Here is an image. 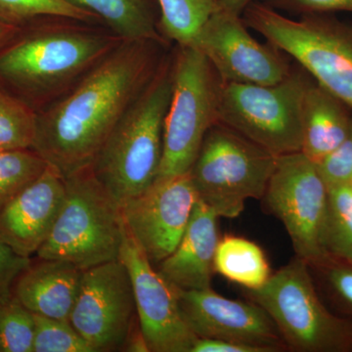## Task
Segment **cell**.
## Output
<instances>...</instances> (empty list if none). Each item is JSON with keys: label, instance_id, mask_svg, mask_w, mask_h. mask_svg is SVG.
<instances>
[{"label": "cell", "instance_id": "obj_1", "mask_svg": "<svg viewBox=\"0 0 352 352\" xmlns=\"http://www.w3.org/2000/svg\"><path fill=\"white\" fill-rule=\"evenodd\" d=\"M168 43L122 41L63 96L36 112L32 150L63 178L91 166L156 73Z\"/></svg>", "mask_w": 352, "mask_h": 352}, {"label": "cell", "instance_id": "obj_2", "mask_svg": "<svg viewBox=\"0 0 352 352\" xmlns=\"http://www.w3.org/2000/svg\"><path fill=\"white\" fill-rule=\"evenodd\" d=\"M96 25L46 17L22 25L0 48V85L36 112L56 101L122 43Z\"/></svg>", "mask_w": 352, "mask_h": 352}, {"label": "cell", "instance_id": "obj_3", "mask_svg": "<svg viewBox=\"0 0 352 352\" xmlns=\"http://www.w3.org/2000/svg\"><path fill=\"white\" fill-rule=\"evenodd\" d=\"M171 94L173 55L166 53L91 164L97 179L120 206L140 195L157 180Z\"/></svg>", "mask_w": 352, "mask_h": 352}, {"label": "cell", "instance_id": "obj_4", "mask_svg": "<svg viewBox=\"0 0 352 352\" xmlns=\"http://www.w3.org/2000/svg\"><path fill=\"white\" fill-rule=\"evenodd\" d=\"M242 18L352 113V24L327 14L292 19L258 2H252Z\"/></svg>", "mask_w": 352, "mask_h": 352}, {"label": "cell", "instance_id": "obj_5", "mask_svg": "<svg viewBox=\"0 0 352 352\" xmlns=\"http://www.w3.org/2000/svg\"><path fill=\"white\" fill-rule=\"evenodd\" d=\"M64 179L63 206L38 258L69 261L82 270L119 259L126 235L120 204L91 166Z\"/></svg>", "mask_w": 352, "mask_h": 352}, {"label": "cell", "instance_id": "obj_6", "mask_svg": "<svg viewBox=\"0 0 352 352\" xmlns=\"http://www.w3.org/2000/svg\"><path fill=\"white\" fill-rule=\"evenodd\" d=\"M274 321L287 349L300 352H352V320L329 308L309 265L296 258L263 287L245 289Z\"/></svg>", "mask_w": 352, "mask_h": 352}, {"label": "cell", "instance_id": "obj_7", "mask_svg": "<svg viewBox=\"0 0 352 352\" xmlns=\"http://www.w3.org/2000/svg\"><path fill=\"white\" fill-rule=\"evenodd\" d=\"M312 82L298 65L275 85L222 83L219 122L274 156L302 152L303 102Z\"/></svg>", "mask_w": 352, "mask_h": 352}, {"label": "cell", "instance_id": "obj_8", "mask_svg": "<svg viewBox=\"0 0 352 352\" xmlns=\"http://www.w3.org/2000/svg\"><path fill=\"white\" fill-rule=\"evenodd\" d=\"M173 94L164 120V151L157 179L189 173L210 127L219 122L222 82L194 46L176 45Z\"/></svg>", "mask_w": 352, "mask_h": 352}, {"label": "cell", "instance_id": "obj_9", "mask_svg": "<svg viewBox=\"0 0 352 352\" xmlns=\"http://www.w3.org/2000/svg\"><path fill=\"white\" fill-rule=\"evenodd\" d=\"M277 157L217 122L206 134L189 173L199 200L219 217L235 219L250 199L261 200Z\"/></svg>", "mask_w": 352, "mask_h": 352}, {"label": "cell", "instance_id": "obj_10", "mask_svg": "<svg viewBox=\"0 0 352 352\" xmlns=\"http://www.w3.org/2000/svg\"><path fill=\"white\" fill-rule=\"evenodd\" d=\"M264 205L284 224L296 258L308 265L327 258L323 245L328 186L302 152L277 157Z\"/></svg>", "mask_w": 352, "mask_h": 352}, {"label": "cell", "instance_id": "obj_11", "mask_svg": "<svg viewBox=\"0 0 352 352\" xmlns=\"http://www.w3.org/2000/svg\"><path fill=\"white\" fill-rule=\"evenodd\" d=\"M69 322L94 352L122 351L139 320L131 274L120 259L83 270Z\"/></svg>", "mask_w": 352, "mask_h": 352}, {"label": "cell", "instance_id": "obj_12", "mask_svg": "<svg viewBox=\"0 0 352 352\" xmlns=\"http://www.w3.org/2000/svg\"><path fill=\"white\" fill-rule=\"evenodd\" d=\"M223 83L275 85L293 71L291 58L270 43H259L242 15L220 8L194 41Z\"/></svg>", "mask_w": 352, "mask_h": 352}, {"label": "cell", "instance_id": "obj_13", "mask_svg": "<svg viewBox=\"0 0 352 352\" xmlns=\"http://www.w3.org/2000/svg\"><path fill=\"white\" fill-rule=\"evenodd\" d=\"M198 199L187 173L157 179L120 206L126 232L155 267L175 251Z\"/></svg>", "mask_w": 352, "mask_h": 352}, {"label": "cell", "instance_id": "obj_14", "mask_svg": "<svg viewBox=\"0 0 352 352\" xmlns=\"http://www.w3.org/2000/svg\"><path fill=\"white\" fill-rule=\"evenodd\" d=\"M119 259L131 274L139 324L150 352H191L198 337L183 318L177 288L160 274L126 230Z\"/></svg>", "mask_w": 352, "mask_h": 352}, {"label": "cell", "instance_id": "obj_15", "mask_svg": "<svg viewBox=\"0 0 352 352\" xmlns=\"http://www.w3.org/2000/svg\"><path fill=\"white\" fill-rule=\"evenodd\" d=\"M177 294L183 318L197 337L239 342L264 352L287 349L274 321L256 302L224 298L212 288H177Z\"/></svg>", "mask_w": 352, "mask_h": 352}, {"label": "cell", "instance_id": "obj_16", "mask_svg": "<svg viewBox=\"0 0 352 352\" xmlns=\"http://www.w3.org/2000/svg\"><path fill=\"white\" fill-rule=\"evenodd\" d=\"M66 195L65 179L47 166L0 212V241L32 258L50 237Z\"/></svg>", "mask_w": 352, "mask_h": 352}, {"label": "cell", "instance_id": "obj_17", "mask_svg": "<svg viewBox=\"0 0 352 352\" xmlns=\"http://www.w3.org/2000/svg\"><path fill=\"white\" fill-rule=\"evenodd\" d=\"M219 217L204 201H197L182 239L157 270L180 289L212 288L214 254L220 240Z\"/></svg>", "mask_w": 352, "mask_h": 352}, {"label": "cell", "instance_id": "obj_18", "mask_svg": "<svg viewBox=\"0 0 352 352\" xmlns=\"http://www.w3.org/2000/svg\"><path fill=\"white\" fill-rule=\"evenodd\" d=\"M83 270L60 259L38 258L21 273L13 296L32 314L69 320Z\"/></svg>", "mask_w": 352, "mask_h": 352}, {"label": "cell", "instance_id": "obj_19", "mask_svg": "<svg viewBox=\"0 0 352 352\" xmlns=\"http://www.w3.org/2000/svg\"><path fill=\"white\" fill-rule=\"evenodd\" d=\"M351 111L314 80L303 102L302 153L318 164L349 136Z\"/></svg>", "mask_w": 352, "mask_h": 352}, {"label": "cell", "instance_id": "obj_20", "mask_svg": "<svg viewBox=\"0 0 352 352\" xmlns=\"http://www.w3.org/2000/svg\"><path fill=\"white\" fill-rule=\"evenodd\" d=\"M96 16L122 41H157L168 43L160 32L156 0H66Z\"/></svg>", "mask_w": 352, "mask_h": 352}, {"label": "cell", "instance_id": "obj_21", "mask_svg": "<svg viewBox=\"0 0 352 352\" xmlns=\"http://www.w3.org/2000/svg\"><path fill=\"white\" fill-rule=\"evenodd\" d=\"M214 264L215 272L245 289L261 288L272 275L261 248L238 236L219 240Z\"/></svg>", "mask_w": 352, "mask_h": 352}, {"label": "cell", "instance_id": "obj_22", "mask_svg": "<svg viewBox=\"0 0 352 352\" xmlns=\"http://www.w3.org/2000/svg\"><path fill=\"white\" fill-rule=\"evenodd\" d=\"M162 36L176 45L190 46L201 28L220 9L219 0H156Z\"/></svg>", "mask_w": 352, "mask_h": 352}, {"label": "cell", "instance_id": "obj_23", "mask_svg": "<svg viewBox=\"0 0 352 352\" xmlns=\"http://www.w3.org/2000/svg\"><path fill=\"white\" fill-rule=\"evenodd\" d=\"M326 254L352 263V188L328 187L327 212L323 231Z\"/></svg>", "mask_w": 352, "mask_h": 352}, {"label": "cell", "instance_id": "obj_24", "mask_svg": "<svg viewBox=\"0 0 352 352\" xmlns=\"http://www.w3.org/2000/svg\"><path fill=\"white\" fill-rule=\"evenodd\" d=\"M36 112L0 85V151L32 149Z\"/></svg>", "mask_w": 352, "mask_h": 352}, {"label": "cell", "instance_id": "obj_25", "mask_svg": "<svg viewBox=\"0 0 352 352\" xmlns=\"http://www.w3.org/2000/svg\"><path fill=\"white\" fill-rule=\"evenodd\" d=\"M68 18L102 25L94 14L69 3L66 0H0V20L22 27L39 18Z\"/></svg>", "mask_w": 352, "mask_h": 352}, {"label": "cell", "instance_id": "obj_26", "mask_svg": "<svg viewBox=\"0 0 352 352\" xmlns=\"http://www.w3.org/2000/svg\"><path fill=\"white\" fill-rule=\"evenodd\" d=\"M309 268L333 312L352 320V263L329 256Z\"/></svg>", "mask_w": 352, "mask_h": 352}, {"label": "cell", "instance_id": "obj_27", "mask_svg": "<svg viewBox=\"0 0 352 352\" xmlns=\"http://www.w3.org/2000/svg\"><path fill=\"white\" fill-rule=\"evenodd\" d=\"M47 166L32 149L0 151V212Z\"/></svg>", "mask_w": 352, "mask_h": 352}, {"label": "cell", "instance_id": "obj_28", "mask_svg": "<svg viewBox=\"0 0 352 352\" xmlns=\"http://www.w3.org/2000/svg\"><path fill=\"white\" fill-rule=\"evenodd\" d=\"M34 315L13 296L0 305V352H32Z\"/></svg>", "mask_w": 352, "mask_h": 352}, {"label": "cell", "instance_id": "obj_29", "mask_svg": "<svg viewBox=\"0 0 352 352\" xmlns=\"http://www.w3.org/2000/svg\"><path fill=\"white\" fill-rule=\"evenodd\" d=\"M34 315L32 352H94L69 320Z\"/></svg>", "mask_w": 352, "mask_h": 352}, {"label": "cell", "instance_id": "obj_30", "mask_svg": "<svg viewBox=\"0 0 352 352\" xmlns=\"http://www.w3.org/2000/svg\"><path fill=\"white\" fill-rule=\"evenodd\" d=\"M328 187L352 183V127L346 140L316 164Z\"/></svg>", "mask_w": 352, "mask_h": 352}, {"label": "cell", "instance_id": "obj_31", "mask_svg": "<svg viewBox=\"0 0 352 352\" xmlns=\"http://www.w3.org/2000/svg\"><path fill=\"white\" fill-rule=\"evenodd\" d=\"M31 263V258L20 256L0 241V305L12 300L16 280Z\"/></svg>", "mask_w": 352, "mask_h": 352}, {"label": "cell", "instance_id": "obj_32", "mask_svg": "<svg viewBox=\"0 0 352 352\" xmlns=\"http://www.w3.org/2000/svg\"><path fill=\"white\" fill-rule=\"evenodd\" d=\"M277 6L305 14L352 13V0H277Z\"/></svg>", "mask_w": 352, "mask_h": 352}, {"label": "cell", "instance_id": "obj_33", "mask_svg": "<svg viewBox=\"0 0 352 352\" xmlns=\"http://www.w3.org/2000/svg\"><path fill=\"white\" fill-rule=\"evenodd\" d=\"M191 352H264L259 347L228 340L198 338Z\"/></svg>", "mask_w": 352, "mask_h": 352}, {"label": "cell", "instance_id": "obj_34", "mask_svg": "<svg viewBox=\"0 0 352 352\" xmlns=\"http://www.w3.org/2000/svg\"><path fill=\"white\" fill-rule=\"evenodd\" d=\"M122 351L150 352L149 346H148L147 342H146L139 322L134 326L129 337H127L126 344H124Z\"/></svg>", "mask_w": 352, "mask_h": 352}, {"label": "cell", "instance_id": "obj_35", "mask_svg": "<svg viewBox=\"0 0 352 352\" xmlns=\"http://www.w3.org/2000/svg\"><path fill=\"white\" fill-rule=\"evenodd\" d=\"M220 8L242 15L243 12L254 0H219Z\"/></svg>", "mask_w": 352, "mask_h": 352}, {"label": "cell", "instance_id": "obj_36", "mask_svg": "<svg viewBox=\"0 0 352 352\" xmlns=\"http://www.w3.org/2000/svg\"><path fill=\"white\" fill-rule=\"evenodd\" d=\"M19 29L20 27L7 24V23L0 20V48L3 47L15 36L16 32L19 31Z\"/></svg>", "mask_w": 352, "mask_h": 352}, {"label": "cell", "instance_id": "obj_37", "mask_svg": "<svg viewBox=\"0 0 352 352\" xmlns=\"http://www.w3.org/2000/svg\"><path fill=\"white\" fill-rule=\"evenodd\" d=\"M351 188H352V183H351Z\"/></svg>", "mask_w": 352, "mask_h": 352}]
</instances>
